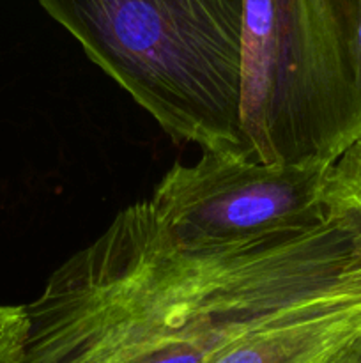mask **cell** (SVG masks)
<instances>
[{
  "label": "cell",
  "mask_w": 361,
  "mask_h": 363,
  "mask_svg": "<svg viewBox=\"0 0 361 363\" xmlns=\"http://www.w3.org/2000/svg\"><path fill=\"white\" fill-rule=\"evenodd\" d=\"M356 303L361 255L336 222L198 247L145 199L23 305L16 363H214L250 337Z\"/></svg>",
  "instance_id": "cell-1"
},
{
  "label": "cell",
  "mask_w": 361,
  "mask_h": 363,
  "mask_svg": "<svg viewBox=\"0 0 361 363\" xmlns=\"http://www.w3.org/2000/svg\"><path fill=\"white\" fill-rule=\"evenodd\" d=\"M328 167L264 165L237 152L177 163L147 199L179 240L198 247L248 243L326 222Z\"/></svg>",
  "instance_id": "cell-4"
},
{
  "label": "cell",
  "mask_w": 361,
  "mask_h": 363,
  "mask_svg": "<svg viewBox=\"0 0 361 363\" xmlns=\"http://www.w3.org/2000/svg\"><path fill=\"white\" fill-rule=\"evenodd\" d=\"M177 142L243 155V0H38Z\"/></svg>",
  "instance_id": "cell-2"
},
{
  "label": "cell",
  "mask_w": 361,
  "mask_h": 363,
  "mask_svg": "<svg viewBox=\"0 0 361 363\" xmlns=\"http://www.w3.org/2000/svg\"><path fill=\"white\" fill-rule=\"evenodd\" d=\"M243 6V156L329 167L361 137L360 0Z\"/></svg>",
  "instance_id": "cell-3"
},
{
  "label": "cell",
  "mask_w": 361,
  "mask_h": 363,
  "mask_svg": "<svg viewBox=\"0 0 361 363\" xmlns=\"http://www.w3.org/2000/svg\"><path fill=\"white\" fill-rule=\"evenodd\" d=\"M321 206L326 220L343 227L361 255V137L326 170Z\"/></svg>",
  "instance_id": "cell-5"
},
{
  "label": "cell",
  "mask_w": 361,
  "mask_h": 363,
  "mask_svg": "<svg viewBox=\"0 0 361 363\" xmlns=\"http://www.w3.org/2000/svg\"><path fill=\"white\" fill-rule=\"evenodd\" d=\"M25 307L0 305V363H16L27 339Z\"/></svg>",
  "instance_id": "cell-6"
},
{
  "label": "cell",
  "mask_w": 361,
  "mask_h": 363,
  "mask_svg": "<svg viewBox=\"0 0 361 363\" xmlns=\"http://www.w3.org/2000/svg\"><path fill=\"white\" fill-rule=\"evenodd\" d=\"M356 43H357V59H360V67H361V0H360V14H357Z\"/></svg>",
  "instance_id": "cell-7"
}]
</instances>
